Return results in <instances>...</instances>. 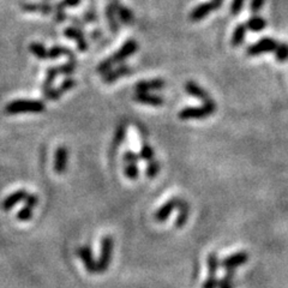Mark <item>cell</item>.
Here are the masks:
<instances>
[{
	"mask_svg": "<svg viewBox=\"0 0 288 288\" xmlns=\"http://www.w3.org/2000/svg\"><path fill=\"white\" fill-rule=\"evenodd\" d=\"M216 112V103L212 98H210L207 102H203V106L201 107H185L180 111L178 114L180 120H190V119H206L208 116L212 115Z\"/></svg>",
	"mask_w": 288,
	"mask_h": 288,
	"instance_id": "6da1fadb",
	"label": "cell"
},
{
	"mask_svg": "<svg viewBox=\"0 0 288 288\" xmlns=\"http://www.w3.org/2000/svg\"><path fill=\"white\" fill-rule=\"evenodd\" d=\"M46 110V105L38 100H15L7 103L5 112L7 114L18 113H41Z\"/></svg>",
	"mask_w": 288,
	"mask_h": 288,
	"instance_id": "7a4b0ae2",
	"label": "cell"
},
{
	"mask_svg": "<svg viewBox=\"0 0 288 288\" xmlns=\"http://www.w3.org/2000/svg\"><path fill=\"white\" fill-rule=\"evenodd\" d=\"M113 238L111 235H106L103 237L101 241V253L100 258L97 261V272L107 271L108 267H110L111 261H112V253H113Z\"/></svg>",
	"mask_w": 288,
	"mask_h": 288,
	"instance_id": "3957f363",
	"label": "cell"
},
{
	"mask_svg": "<svg viewBox=\"0 0 288 288\" xmlns=\"http://www.w3.org/2000/svg\"><path fill=\"white\" fill-rule=\"evenodd\" d=\"M279 42L275 41L272 38H263L262 40L257 41L253 45L246 48V54L250 57H257L263 53H270L276 51Z\"/></svg>",
	"mask_w": 288,
	"mask_h": 288,
	"instance_id": "277c9868",
	"label": "cell"
},
{
	"mask_svg": "<svg viewBox=\"0 0 288 288\" xmlns=\"http://www.w3.org/2000/svg\"><path fill=\"white\" fill-rule=\"evenodd\" d=\"M137 51H138V43H137V41L128 40L123 46H121V48L119 49L118 52H115V53L110 57V59L112 60L113 65L121 64L124 63L129 57H131L132 54L136 53Z\"/></svg>",
	"mask_w": 288,
	"mask_h": 288,
	"instance_id": "5b68a950",
	"label": "cell"
},
{
	"mask_svg": "<svg viewBox=\"0 0 288 288\" xmlns=\"http://www.w3.org/2000/svg\"><path fill=\"white\" fill-rule=\"evenodd\" d=\"M180 201L181 199L179 198V197H173V198H171L170 201L166 202L163 206H161L160 208L156 210V212H155V215H154L155 221L159 222V224L165 222L166 220L170 217V215L172 214L173 210L178 208L179 204H180Z\"/></svg>",
	"mask_w": 288,
	"mask_h": 288,
	"instance_id": "8992f818",
	"label": "cell"
},
{
	"mask_svg": "<svg viewBox=\"0 0 288 288\" xmlns=\"http://www.w3.org/2000/svg\"><path fill=\"white\" fill-rule=\"evenodd\" d=\"M248 261H249L248 252H245V251H240V252H235L233 253V255L226 257L224 261L221 262V266L224 267L226 270H235V268L244 266Z\"/></svg>",
	"mask_w": 288,
	"mask_h": 288,
	"instance_id": "52a82bcc",
	"label": "cell"
},
{
	"mask_svg": "<svg viewBox=\"0 0 288 288\" xmlns=\"http://www.w3.org/2000/svg\"><path fill=\"white\" fill-rule=\"evenodd\" d=\"M69 162V150L66 147H58L54 154V171L57 174H63L67 168Z\"/></svg>",
	"mask_w": 288,
	"mask_h": 288,
	"instance_id": "ba28073f",
	"label": "cell"
},
{
	"mask_svg": "<svg viewBox=\"0 0 288 288\" xmlns=\"http://www.w3.org/2000/svg\"><path fill=\"white\" fill-rule=\"evenodd\" d=\"M78 256L80 261H82L83 264H84L85 270L88 272H92V274L97 272V262L94 259L92 249H90L89 246H82V248H79Z\"/></svg>",
	"mask_w": 288,
	"mask_h": 288,
	"instance_id": "9c48e42d",
	"label": "cell"
},
{
	"mask_svg": "<svg viewBox=\"0 0 288 288\" xmlns=\"http://www.w3.org/2000/svg\"><path fill=\"white\" fill-rule=\"evenodd\" d=\"M129 74H131V67L128 64H121L118 67H115V69H112L111 71L102 75V80L103 83L111 84V83H114L115 80L121 78V77L128 76Z\"/></svg>",
	"mask_w": 288,
	"mask_h": 288,
	"instance_id": "30bf717a",
	"label": "cell"
},
{
	"mask_svg": "<svg viewBox=\"0 0 288 288\" xmlns=\"http://www.w3.org/2000/svg\"><path fill=\"white\" fill-rule=\"evenodd\" d=\"M166 82L163 79L155 78L150 80H141L134 85V90L137 93H150V92H157V90H162L165 88Z\"/></svg>",
	"mask_w": 288,
	"mask_h": 288,
	"instance_id": "8fae6325",
	"label": "cell"
},
{
	"mask_svg": "<svg viewBox=\"0 0 288 288\" xmlns=\"http://www.w3.org/2000/svg\"><path fill=\"white\" fill-rule=\"evenodd\" d=\"M76 85V80L74 78H71V77H67L66 79L64 80L63 83L60 84V87L58 88H54V89H51L49 92L46 94V98H48V100L51 101H56V100H59V98L61 97V95L64 94V93L69 92V90L74 89V87Z\"/></svg>",
	"mask_w": 288,
	"mask_h": 288,
	"instance_id": "7c38bea8",
	"label": "cell"
},
{
	"mask_svg": "<svg viewBox=\"0 0 288 288\" xmlns=\"http://www.w3.org/2000/svg\"><path fill=\"white\" fill-rule=\"evenodd\" d=\"M216 9V6H215V4L212 1H209V2H204V4H201L198 5V6L194 7L193 10L191 11L190 16V20L192 22H199L201 19H203L204 17H207L210 12L215 11Z\"/></svg>",
	"mask_w": 288,
	"mask_h": 288,
	"instance_id": "4fadbf2b",
	"label": "cell"
},
{
	"mask_svg": "<svg viewBox=\"0 0 288 288\" xmlns=\"http://www.w3.org/2000/svg\"><path fill=\"white\" fill-rule=\"evenodd\" d=\"M134 100L143 105L153 106V107H160L165 103V98L162 96L152 94V93H137L134 96Z\"/></svg>",
	"mask_w": 288,
	"mask_h": 288,
	"instance_id": "5bb4252c",
	"label": "cell"
},
{
	"mask_svg": "<svg viewBox=\"0 0 288 288\" xmlns=\"http://www.w3.org/2000/svg\"><path fill=\"white\" fill-rule=\"evenodd\" d=\"M185 92L190 96H192V97L202 101V102H207V101H209L210 98H211L208 93H207L201 85L197 84L196 82H193V80H189V82H186Z\"/></svg>",
	"mask_w": 288,
	"mask_h": 288,
	"instance_id": "9a60e30c",
	"label": "cell"
},
{
	"mask_svg": "<svg viewBox=\"0 0 288 288\" xmlns=\"http://www.w3.org/2000/svg\"><path fill=\"white\" fill-rule=\"evenodd\" d=\"M24 201L25 206L17 214V219L20 220V221H28V220L32 219L34 207L38 204V197L35 194H28Z\"/></svg>",
	"mask_w": 288,
	"mask_h": 288,
	"instance_id": "2e32d148",
	"label": "cell"
},
{
	"mask_svg": "<svg viewBox=\"0 0 288 288\" xmlns=\"http://www.w3.org/2000/svg\"><path fill=\"white\" fill-rule=\"evenodd\" d=\"M111 4L113 5L114 9H115L116 16H118L119 19L124 23V24H132L134 20V14L131 12V10L128 9L126 6H123V5L119 2V0H111Z\"/></svg>",
	"mask_w": 288,
	"mask_h": 288,
	"instance_id": "e0dca14e",
	"label": "cell"
},
{
	"mask_svg": "<svg viewBox=\"0 0 288 288\" xmlns=\"http://www.w3.org/2000/svg\"><path fill=\"white\" fill-rule=\"evenodd\" d=\"M65 35L67 38H72V40L76 41L77 47L80 52H87L88 51V42L87 40L84 38V35L83 33L80 32V29H77V28H67L65 30Z\"/></svg>",
	"mask_w": 288,
	"mask_h": 288,
	"instance_id": "ac0fdd59",
	"label": "cell"
},
{
	"mask_svg": "<svg viewBox=\"0 0 288 288\" xmlns=\"http://www.w3.org/2000/svg\"><path fill=\"white\" fill-rule=\"evenodd\" d=\"M28 196V192L25 190H18L16 192H14L12 194L7 196L6 198L4 199L2 202V209L4 210H10L14 208L16 204L19 203V202L24 201Z\"/></svg>",
	"mask_w": 288,
	"mask_h": 288,
	"instance_id": "d6986e66",
	"label": "cell"
},
{
	"mask_svg": "<svg viewBox=\"0 0 288 288\" xmlns=\"http://www.w3.org/2000/svg\"><path fill=\"white\" fill-rule=\"evenodd\" d=\"M178 209H179V214H178V216H176V220H175V227L181 228L186 225V221H188L189 214H190V207H189L188 202L184 201V199H181Z\"/></svg>",
	"mask_w": 288,
	"mask_h": 288,
	"instance_id": "ffe728a7",
	"label": "cell"
},
{
	"mask_svg": "<svg viewBox=\"0 0 288 288\" xmlns=\"http://www.w3.org/2000/svg\"><path fill=\"white\" fill-rule=\"evenodd\" d=\"M245 25H246V28H248L249 30H251V32L259 33L267 27V22H266V19H264L263 17L256 16V15H255V16L249 18Z\"/></svg>",
	"mask_w": 288,
	"mask_h": 288,
	"instance_id": "44dd1931",
	"label": "cell"
},
{
	"mask_svg": "<svg viewBox=\"0 0 288 288\" xmlns=\"http://www.w3.org/2000/svg\"><path fill=\"white\" fill-rule=\"evenodd\" d=\"M58 75H60L59 74L58 66L49 67V69L47 70V72H46V79H45V82H43V87H42L43 95L47 94L49 90L52 89V85H53L54 80H56Z\"/></svg>",
	"mask_w": 288,
	"mask_h": 288,
	"instance_id": "7402d4cb",
	"label": "cell"
},
{
	"mask_svg": "<svg viewBox=\"0 0 288 288\" xmlns=\"http://www.w3.org/2000/svg\"><path fill=\"white\" fill-rule=\"evenodd\" d=\"M246 30H248V28H246L245 24H239L235 28L232 35V40H230V43H232L233 47H238V46L243 45Z\"/></svg>",
	"mask_w": 288,
	"mask_h": 288,
	"instance_id": "603a6c76",
	"label": "cell"
},
{
	"mask_svg": "<svg viewBox=\"0 0 288 288\" xmlns=\"http://www.w3.org/2000/svg\"><path fill=\"white\" fill-rule=\"evenodd\" d=\"M61 56H69L70 60H75V56L70 49L61 47V46H54L48 51V59H57Z\"/></svg>",
	"mask_w": 288,
	"mask_h": 288,
	"instance_id": "cb8c5ba5",
	"label": "cell"
},
{
	"mask_svg": "<svg viewBox=\"0 0 288 288\" xmlns=\"http://www.w3.org/2000/svg\"><path fill=\"white\" fill-rule=\"evenodd\" d=\"M106 17H107L108 19V24H110L111 32L112 33L118 32L119 24H118V20H116V12L112 4L108 5L107 9H106Z\"/></svg>",
	"mask_w": 288,
	"mask_h": 288,
	"instance_id": "d4e9b609",
	"label": "cell"
},
{
	"mask_svg": "<svg viewBox=\"0 0 288 288\" xmlns=\"http://www.w3.org/2000/svg\"><path fill=\"white\" fill-rule=\"evenodd\" d=\"M219 266H220V261L216 253L214 252L209 253L208 259H207V267H208L209 276H216V272L219 270Z\"/></svg>",
	"mask_w": 288,
	"mask_h": 288,
	"instance_id": "484cf974",
	"label": "cell"
},
{
	"mask_svg": "<svg viewBox=\"0 0 288 288\" xmlns=\"http://www.w3.org/2000/svg\"><path fill=\"white\" fill-rule=\"evenodd\" d=\"M138 155L139 157H141V160L148 161V162H149V161L155 159V150L150 144L143 143V145L141 147V149H139Z\"/></svg>",
	"mask_w": 288,
	"mask_h": 288,
	"instance_id": "4316f807",
	"label": "cell"
},
{
	"mask_svg": "<svg viewBox=\"0 0 288 288\" xmlns=\"http://www.w3.org/2000/svg\"><path fill=\"white\" fill-rule=\"evenodd\" d=\"M160 170H161L160 162L157 160L154 159V160H152V161H149V162H148L147 170H145V174H147L148 178L154 179V178H156L157 175H159Z\"/></svg>",
	"mask_w": 288,
	"mask_h": 288,
	"instance_id": "83f0119b",
	"label": "cell"
},
{
	"mask_svg": "<svg viewBox=\"0 0 288 288\" xmlns=\"http://www.w3.org/2000/svg\"><path fill=\"white\" fill-rule=\"evenodd\" d=\"M29 49L38 59H41V60L48 59V51L45 48V46L41 45V43H33Z\"/></svg>",
	"mask_w": 288,
	"mask_h": 288,
	"instance_id": "f1b7e54d",
	"label": "cell"
},
{
	"mask_svg": "<svg viewBox=\"0 0 288 288\" xmlns=\"http://www.w3.org/2000/svg\"><path fill=\"white\" fill-rule=\"evenodd\" d=\"M275 53V59L279 63H285L288 60V45L287 43H279Z\"/></svg>",
	"mask_w": 288,
	"mask_h": 288,
	"instance_id": "f546056e",
	"label": "cell"
},
{
	"mask_svg": "<svg viewBox=\"0 0 288 288\" xmlns=\"http://www.w3.org/2000/svg\"><path fill=\"white\" fill-rule=\"evenodd\" d=\"M227 272L222 279L219 280V288H234L233 279H234L235 270H226Z\"/></svg>",
	"mask_w": 288,
	"mask_h": 288,
	"instance_id": "4dcf8cb0",
	"label": "cell"
},
{
	"mask_svg": "<svg viewBox=\"0 0 288 288\" xmlns=\"http://www.w3.org/2000/svg\"><path fill=\"white\" fill-rule=\"evenodd\" d=\"M124 175L130 180H136L139 176V168L137 165H128L125 163V167H124Z\"/></svg>",
	"mask_w": 288,
	"mask_h": 288,
	"instance_id": "1f68e13d",
	"label": "cell"
},
{
	"mask_svg": "<svg viewBox=\"0 0 288 288\" xmlns=\"http://www.w3.org/2000/svg\"><path fill=\"white\" fill-rule=\"evenodd\" d=\"M58 70H59V74L60 75H65V76H71V75L75 72V70H76V61L75 60L67 61L66 64H63V65H60V66H58Z\"/></svg>",
	"mask_w": 288,
	"mask_h": 288,
	"instance_id": "d6a6232c",
	"label": "cell"
},
{
	"mask_svg": "<svg viewBox=\"0 0 288 288\" xmlns=\"http://www.w3.org/2000/svg\"><path fill=\"white\" fill-rule=\"evenodd\" d=\"M123 160L124 162L128 163V165H137L138 161L141 160V157H139V155L137 154V153L132 152V150H126L125 154H124L123 156Z\"/></svg>",
	"mask_w": 288,
	"mask_h": 288,
	"instance_id": "836d02e7",
	"label": "cell"
},
{
	"mask_svg": "<svg viewBox=\"0 0 288 288\" xmlns=\"http://www.w3.org/2000/svg\"><path fill=\"white\" fill-rule=\"evenodd\" d=\"M126 137V128L124 125H120L115 131V136H114V145L119 147L124 142Z\"/></svg>",
	"mask_w": 288,
	"mask_h": 288,
	"instance_id": "e575fe53",
	"label": "cell"
},
{
	"mask_svg": "<svg viewBox=\"0 0 288 288\" xmlns=\"http://www.w3.org/2000/svg\"><path fill=\"white\" fill-rule=\"evenodd\" d=\"M113 66H114V65L112 63V60H111L110 58H106L105 60H102L100 64H98L97 72H98V74H101V75H105L106 72L111 71V70L113 69Z\"/></svg>",
	"mask_w": 288,
	"mask_h": 288,
	"instance_id": "d590c367",
	"label": "cell"
},
{
	"mask_svg": "<svg viewBox=\"0 0 288 288\" xmlns=\"http://www.w3.org/2000/svg\"><path fill=\"white\" fill-rule=\"evenodd\" d=\"M244 2H245V0H233L232 5H230V14L234 15V16L240 14L241 9L244 6Z\"/></svg>",
	"mask_w": 288,
	"mask_h": 288,
	"instance_id": "8d00e7d4",
	"label": "cell"
},
{
	"mask_svg": "<svg viewBox=\"0 0 288 288\" xmlns=\"http://www.w3.org/2000/svg\"><path fill=\"white\" fill-rule=\"evenodd\" d=\"M202 288H219V280L216 279V276H208Z\"/></svg>",
	"mask_w": 288,
	"mask_h": 288,
	"instance_id": "74e56055",
	"label": "cell"
},
{
	"mask_svg": "<svg viewBox=\"0 0 288 288\" xmlns=\"http://www.w3.org/2000/svg\"><path fill=\"white\" fill-rule=\"evenodd\" d=\"M264 2H266V0H252L250 4L251 11H252L253 14H258L262 10V7H263Z\"/></svg>",
	"mask_w": 288,
	"mask_h": 288,
	"instance_id": "f35d334b",
	"label": "cell"
},
{
	"mask_svg": "<svg viewBox=\"0 0 288 288\" xmlns=\"http://www.w3.org/2000/svg\"><path fill=\"white\" fill-rule=\"evenodd\" d=\"M78 4L79 0H66V5H70V6H76Z\"/></svg>",
	"mask_w": 288,
	"mask_h": 288,
	"instance_id": "ab89813d",
	"label": "cell"
},
{
	"mask_svg": "<svg viewBox=\"0 0 288 288\" xmlns=\"http://www.w3.org/2000/svg\"><path fill=\"white\" fill-rule=\"evenodd\" d=\"M211 1L215 4V6H216V9H219V7L221 6L222 4H224V0H211Z\"/></svg>",
	"mask_w": 288,
	"mask_h": 288,
	"instance_id": "60d3db41",
	"label": "cell"
}]
</instances>
